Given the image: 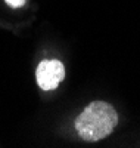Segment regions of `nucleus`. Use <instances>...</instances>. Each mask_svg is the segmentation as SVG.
<instances>
[{"mask_svg":"<svg viewBox=\"0 0 140 148\" xmlns=\"http://www.w3.org/2000/svg\"><path fill=\"white\" fill-rule=\"evenodd\" d=\"M6 3L12 8H21L25 3V0H6Z\"/></svg>","mask_w":140,"mask_h":148,"instance_id":"3","label":"nucleus"},{"mask_svg":"<svg viewBox=\"0 0 140 148\" xmlns=\"http://www.w3.org/2000/svg\"><path fill=\"white\" fill-rule=\"evenodd\" d=\"M117 125V111L105 101H93L75 119V129L80 138L88 142H96L109 136Z\"/></svg>","mask_w":140,"mask_h":148,"instance_id":"1","label":"nucleus"},{"mask_svg":"<svg viewBox=\"0 0 140 148\" xmlns=\"http://www.w3.org/2000/svg\"><path fill=\"white\" fill-rule=\"evenodd\" d=\"M35 77L43 90H53L65 77V67L58 59L41 61L37 67Z\"/></svg>","mask_w":140,"mask_h":148,"instance_id":"2","label":"nucleus"}]
</instances>
